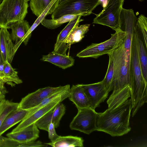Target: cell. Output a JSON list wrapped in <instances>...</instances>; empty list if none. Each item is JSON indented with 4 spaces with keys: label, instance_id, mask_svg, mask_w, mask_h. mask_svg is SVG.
<instances>
[{
    "label": "cell",
    "instance_id": "f35d334b",
    "mask_svg": "<svg viewBox=\"0 0 147 147\" xmlns=\"http://www.w3.org/2000/svg\"><path fill=\"white\" fill-rule=\"evenodd\" d=\"M5 62H4L1 54L0 53V65L2 64Z\"/></svg>",
    "mask_w": 147,
    "mask_h": 147
},
{
    "label": "cell",
    "instance_id": "3957f363",
    "mask_svg": "<svg viewBox=\"0 0 147 147\" xmlns=\"http://www.w3.org/2000/svg\"><path fill=\"white\" fill-rule=\"evenodd\" d=\"M100 5L98 0H60L51 17L57 19L69 14L88 16Z\"/></svg>",
    "mask_w": 147,
    "mask_h": 147
},
{
    "label": "cell",
    "instance_id": "e575fe53",
    "mask_svg": "<svg viewBox=\"0 0 147 147\" xmlns=\"http://www.w3.org/2000/svg\"><path fill=\"white\" fill-rule=\"evenodd\" d=\"M109 0H98L100 5H101L103 8H105L107 6Z\"/></svg>",
    "mask_w": 147,
    "mask_h": 147
},
{
    "label": "cell",
    "instance_id": "ab89813d",
    "mask_svg": "<svg viewBox=\"0 0 147 147\" xmlns=\"http://www.w3.org/2000/svg\"><path fill=\"white\" fill-rule=\"evenodd\" d=\"M3 0H0V3Z\"/></svg>",
    "mask_w": 147,
    "mask_h": 147
},
{
    "label": "cell",
    "instance_id": "cb8c5ba5",
    "mask_svg": "<svg viewBox=\"0 0 147 147\" xmlns=\"http://www.w3.org/2000/svg\"><path fill=\"white\" fill-rule=\"evenodd\" d=\"M53 0H30V6L33 13L38 17Z\"/></svg>",
    "mask_w": 147,
    "mask_h": 147
},
{
    "label": "cell",
    "instance_id": "5b68a950",
    "mask_svg": "<svg viewBox=\"0 0 147 147\" xmlns=\"http://www.w3.org/2000/svg\"><path fill=\"white\" fill-rule=\"evenodd\" d=\"M126 33L120 29L111 34L109 39L99 43H92L78 53L79 58L92 57L97 59L105 54H108L121 45L124 42Z\"/></svg>",
    "mask_w": 147,
    "mask_h": 147
},
{
    "label": "cell",
    "instance_id": "8fae6325",
    "mask_svg": "<svg viewBox=\"0 0 147 147\" xmlns=\"http://www.w3.org/2000/svg\"><path fill=\"white\" fill-rule=\"evenodd\" d=\"M30 28L28 22L24 20L14 22L8 26V29L11 30L12 40L15 42L14 49L16 53L22 42L25 45L27 44L31 36L28 32Z\"/></svg>",
    "mask_w": 147,
    "mask_h": 147
},
{
    "label": "cell",
    "instance_id": "4dcf8cb0",
    "mask_svg": "<svg viewBox=\"0 0 147 147\" xmlns=\"http://www.w3.org/2000/svg\"><path fill=\"white\" fill-rule=\"evenodd\" d=\"M54 124L51 122L48 126L49 138L51 142H53L56 140L59 136L57 134Z\"/></svg>",
    "mask_w": 147,
    "mask_h": 147
},
{
    "label": "cell",
    "instance_id": "ffe728a7",
    "mask_svg": "<svg viewBox=\"0 0 147 147\" xmlns=\"http://www.w3.org/2000/svg\"><path fill=\"white\" fill-rule=\"evenodd\" d=\"M90 24H85L75 26L70 32L66 40L68 46L80 41L89 30Z\"/></svg>",
    "mask_w": 147,
    "mask_h": 147
},
{
    "label": "cell",
    "instance_id": "6da1fadb",
    "mask_svg": "<svg viewBox=\"0 0 147 147\" xmlns=\"http://www.w3.org/2000/svg\"><path fill=\"white\" fill-rule=\"evenodd\" d=\"M132 110L131 99L115 109L96 112L97 131L105 132L112 136H121L129 132V119Z\"/></svg>",
    "mask_w": 147,
    "mask_h": 147
},
{
    "label": "cell",
    "instance_id": "44dd1931",
    "mask_svg": "<svg viewBox=\"0 0 147 147\" xmlns=\"http://www.w3.org/2000/svg\"><path fill=\"white\" fill-rule=\"evenodd\" d=\"M78 16L69 14L63 16L57 19H47L45 18L41 22V23L47 28L54 29L65 23L70 22Z\"/></svg>",
    "mask_w": 147,
    "mask_h": 147
},
{
    "label": "cell",
    "instance_id": "74e56055",
    "mask_svg": "<svg viewBox=\"0 0 147 147\" xmlns=\"http://www.w3.org/2000/svg\"><path fill=\"white\" fill-rule=\"evenodd\" d=\"M5 63L0 65V71L3 72Z\"/></svg>",
    "mask_w": 147,
    "mask_h": 147
},
{
    "label": "cell",
    "instance_id": "9a60e30c",
    "mask_svg": "<svg viewBox=\"0 0 147 147\" xmlns=\"http://www.w3.org/2000/svg\"><path fill=\"white\" fill-rule=\"evenodd\" d=\"M30 111L18 108L11 111L6 117L0 127V135L18 123L23 120L28 115Z\"/></svg>",
    "mask_w": 147,
    "mask_h": 147
},
{
    "label": "cell",
    "instance_id": "7c38bea8",
    "mask_svg": "<svg viewBox=\"0 0 147 147\" xmlns=\"http://www.w3.org/2000/svg\"><path fill=\"white\" fill-rule=\"evenodd\" d=\"M82 16L78 15L71 20L58 35L56 42L54 47L53 52L63 55H66V52L69 47L66 43L67 38L72 29L79 25V23L83 21L80 18Z\"/></svg>",
    "mask_w": 147,
    "mask_h": 147
},
{
    "label": "cell",
    "instance_id": "d6a6232c",
    "mask_svg": "<svg viewBox=\"0 0 147 147\" xmlns=\"http://www.w3.org/2000/svg\"><path fill=\"white\" fill-rule=\"evenodd\" d=\"M0 79L4 83L13 85L14 84H18L15 80L5 76L3 72L0 71Z\"/></svg>",
    "mask_w": 147,
    "mask_h": 147
},
{
    "label": "cell",
    "instance_id": "8992f818",
    "mask_svg": "<svg viewBox=\"0 0 147 147\" xmlns=\"http://www.w3.org/2000/svg\"><path fill=\"white\" fill-rule=\"evenodd\" d=\"M124 0H109L106 7L93 20V23L108 26L115 31L121 29L120 15Z\"/></svg>",
    "mask_w": 147,
    "mask_h": 147
},
{
    "label": "cell",
    "instance_id": "4316f807",
    "mask_svg": "<svg viewBox=\"0 0 147 147\" xmlns=\"http://www.w3.org/2000/svg\"><path fill=\"white\" fill-rule=\"evenodd\" d=\"M53 109L48 112L35 123L38 128L48 131V125L52 122Z\"/></svg>",
    "mask_w": 147,
    "mask_h": 147
},
{
    "label": "cell",
    "instance_id": "7402d4cb",
    "mask_svg": "<svg viewBox=\"0 0 147 147\" xmlns=\"http://www.w3.org/2000/svg\"><path fill=\"white\" fill-rule=\"evenodd\" d=\"M60 0H53L43 12L38 17L35 22L30 27L29 33L32 34V32L41 23V22L48 15L52 14L57 7Z\"/></svg>",
    "mask_w": 147,
    "mask_h": 147
},
{
    "label": "cell",
    "instance_id": "9c48e42d",
    "mask_svg": "<svg viewBox=\"0 0 147 147\" xmlns=\"http://www.w3.org/2000/svg\"><path fill=\"white\" fill-rule=\"evenodd\" d=\"M88 98L90 107L94 109L107 98L109 92L102 81L88 84H80Z\"/></svg>",
    "mask_w": 147,
    "mask_h": 147
},
{
    "label": "cell",
    "instance_id": "5bb4252c",
    "mask_svg": "<svg viewBox=\"0 0 147 147\" xmlns=\"http://www.w3.org/2000/svg\"><path fill=\"white\" fill-rule=\"evenodd\" d=\"M39 133L38 128L34 123L20 131L8 133L6 136L22 144L35 140L39 138Z\"/></svg>",
    "mask_w": 147,
    "mask_h": 147
},
{
    "label": "cell",
    "instance_id": "836d02e7",
    "mask_svg": "<svg viewBox=\"0 0 147 147\" xmlns=\"http://www.w3.org/2000/svg\"><path fill=\"white\" fill-rule=\"evenodd\" d=\"M9 101L5 99L0 102V115L8 105Z\"/></svg>",
    "mask_w": 147,
    "mask_h": 147
},
{
    "label": "cell",
    "instance_id": "f1b7e54d",
    "mask_svg": "<svg viewBox=\"0 0 147 147\" xmlns=\"http://www.w3.org/2000/svg\"><path fill=\"white\" fill-rule=\"evenodd\" d=\"M18 103L9 101L8 105L0 115V127L7 116L18 107Z\"/></svg>",
    "mask_w": 147,
    "mask_h": 147
},
{
    "label": "cell",
    "instance_id": "277c9868",
    "mask_svg": "<svg viewBox=\"0 0 147 147\" xmlns=\"http://www.w3.org/2000/svg\"><path fill=\"white\" fill-rule=\"evenodd\" d=\"M28 6L25 0H3L0 3V28L24 20Z\"/></svg>",
    "mask_w": 147,
    "mask_h": 147
},
{
    "label": "cell",
    "instance_id": "d4e9b609",
    "mask_svg": "<svg viewBox=\"0 0 147 147\" xmlns=\"http://www.w3.org/2000/svg\"><path fill=\"white\" fill-rule=\"evenodd\" d=\"M65 106L61 102L58 103L53 109L52 122L54 124L55 128L59 125L60 121L65 111Z\"/></svg>",
    "mask_w": 147,
    "mask_h": 147
},
{
    "label": "cell",
    "instance_id": "30bf717a",
    "mask_svg": "<svg viewBox=\"0 0 147 147\" xmlns=\"http://www.w3.org/2000/svg\"><path fill=\"white\" fill-rule=\"evenodd\" d=\"M69 94L70 92L58 98L28 115L11 132L14 133L20 131L28 126L35 123L48 112L53 109L58 103L68 98Z\"/></svg>",
    "mask_w": 147,
    "mask_h": 147
},
{
    "label": "cell",
    "instance_id": "ac0fdd59",
    "mask_svg": "<svg viewBox=\"0 0 147 147\" xmlns=\"http://www.w3.org/2000/svg\"><path fill=\"white\" fill-rule=\"evenodd\" d=\"M68 98L78 109L90 107L87 96L80 84L72 85L70 88Z\"/></svg>",
    "mask_w": 147,
    "mask_h": 147
},
{
    "label": "cell",
    "instance_id": "83f0119b",
    "mask_svg": "<svg viewBox=\"0 0 147 147\" xmlns=\"http://www.w3.org/2000/svg\"><path fill=\"white\" fill-rule=\"evenodd\" d=\"M3 73L6 76L16 80L18 84L22 82V80L18 76L17 72L13 69L11 64L8 61L5 62Z\"/></svg>",
    "mask_w": 147,
    "mask_h": 147
},
{
    "label": "cell",
    "instance_id": "2e32d148",
    "mask_svg": "<svg viewBox=\"0 0 147 147\" xmlns=\"http://www.w3.org/2000/svg\"><path fill=\"white\" fill-rule=\"evenodd\" d=\"M134 32L137 40L138 55L142 75L145 81L147 82V49L145 46L139 28L136 23Z\"/></svg>",
    "mask_w": 147,
    "mask_h": 147
},
{
    "label": "cell",
    "instance_id": "4fadbf2b",
    "mask_svg": "<svg viewBox=\"0 0 147 147\" xmlns=\"http://www.w3.org/2000/svg\"><path fill=\"white\" fill-rule=\"evenodd\" d=\"M7 27L0 28V53L4 62L11 63L16 53L11 34Z\"/></svg>",
    "mask_w": 147,
    "mask_h": 147
},
{
    "label": "cell",
    "instance_id": "1f68e13d",
    "mask_svg": "<svg viewBox=\"0 0 147 147\" xmlns=\"http://www.w3.org/2000/svg\"><path fill=\"white\" fill-rule=\"evenodd\" d=\"M48 145L43 143L40 141H35V140L30 142L27 143L20 144L19 147H45Z\"/></svg>",
    "mask_w": 147,
    "mask_h": 147
},
{
    "label": "cell",
    "instance_id": "7a4b0ae2",
    "mask_svg": "<svg viewBox=\"0 0 147 147\" xmlns=\"http://www.w3.org/2000/svg\"><path fill=\"white\" fill-rule=\"evenodd\" d=\"M129 74L132 116L133 117L144 104L147 102V82L145 81L142 75L137 40L134 32L131 48Z\"/></svg>",
    "mask_w": 147,
    "mask_h": 147
},
{
    "label": "cell",
    "instance_id": "d6986e66",
    "mask_svg": "<svg viewBox=\"0 0 147 147\" xmlns=\"http://www.w3.org/2000/svg\"><path fill=\"white\" fill-rule=\"evenodd\" d=\"M84 140L82 138L69 136H59L55 141L45 144L53 147H83Z\"/></svg>",
    "mask_w": 147,
    "mask_h": 147
},
{
    "label": "cell",
    "instance_id": "e0dca14e",
    "mask_svg": "<svg viewBox=\"0 0 147 147\" xmlns=\"http://www.w3.org/2000/svg\"><path fill=\"white\" fill-rule=\"evenodd\" d=\"M50 62L63 69H65L74 65L75 60L71 56L57 53L53 51L48 55H43L40 59Z\"/></svg>",
    "mask_w": 147,
    "mask_h": 147
},
{
    "label": "cell",
    "instance_id": "603a6c76",
    "mask_svg": "<svg viewBox=\"0 0 147 147\" xmlns=\"http://www.w3.org/2000/svg\"><path fill=\"white\" fill-rule=\"evenodd\" d=\"M109 57L108 66L105 76L102 81L106 89L109 92L113 90V78L114 72L113 62Z\"/></svg>",
    "mask_w": 147,
    "mask_h": 147
},
{
    "label": "cell",
    "instance_id": "60d3db41",
    "mask_svg": "<svg viewBox=\"0 0 147 147\" xmlns=\"http://www.w3.org/2000/svg\"><path fill=\"white\" fill-rule=\"evenodd\" d=\"M26 0L27 1H29L30 0Z\"/></svg>",
    "mask_w": 147,
    "mask_h": 147
},
{
    "label": "cell",
    "instance_id": "484cf974",
    "mask_svg": "<svg viewBox=\"0 0 147 147\" xmlns=\"http://www.w3.org/2000/svg\"><path fill=\"white\" fill-rule=\"evenodd\" d=\"M136 22L139 26L145 46L147 49V18L141 14L137 19Z\"/></svg>",
    "mask_w": 147,
    "mask_h": 147
},
{
    "label": "cell",
    "instance_id": "8d00e7d4",
    "mask_svg": "<svg viewBox=\"0 0 147 147\" xmlns=\"http://www.w3.org/2000/svg\"><path fill=\"white\" fill-rule=\"evenodd\" d=\"M6 93L1 91H0V102L5 99V94Z\"/></svg>",
    "mask_w": 147,
    "mask_h": 147
},
{
    "label": "cell",
    "instance_id": "d590c367",
    "mask_svg": "<svg viewBox=\"0 0 147 147\" xmlns=\"http://www.w3.org/2000/svg\"><path fill=\"white\" fill-rule=\"evenodd\" d=\"M4 84L5 83L0 79V91L7 93V91L4 86Z\"/></svg>",
    "mask_w": 147,
    "mask_h": 147
},
{
    "label": "cell",
    "instance_id": "f546056e",
    "mask_svg": "<svg viewBox=\"0 0 147 147\" xmlns=\"http://www.w3.org/2000/svg\"><path fill=\"white\" fill-rule=\"evenodd\" d=\"M20 143L9 138L0 135V147H19Z\"/></svg>",
    "mask_w": 147,
    "mask_h": 147
},
{
    "label": "cell",
    "instance_id": "ba28073f",
    "mask_svg": "<svg viewBox=\"0 0 147 147\" xmlns=\"http://www.w3.org/2000/svg\"><path fill=\"white\" fill-rule=\"evenodd\" d=\"M69 86L68 84L56 87L48 86L39 88L22 98L18 103V108L24 110L31 109L39 105L49 96L66 88Z\"/></svg>",
    "mask_w": 147,
    "mask_h": 147
},
{
    "label": "cell",
    "instance_id": "52a82bcc",
    "mask_svg": "<svg viewBox=\"0 0 147 147\" xmlns=\"http://www.w3.org/2000/svg\"><path fill=\"white\" fill-rule=\"evenodd\" d=\"M69 125L71 129L89 134L97 131L96 112L90 107L78 109Z\"/></svg>",
    "mask_w": 147,
    "mask_h": 147
}]
</instances>
